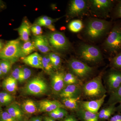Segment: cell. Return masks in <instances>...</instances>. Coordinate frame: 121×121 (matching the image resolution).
<instances>
[{"mask_svg": "<svg viewBox=\"0 0 121 121\" xmlns=\"http://www.w3.org/2000/svg\"><path fill=\"white\" fill-rule=\"evenodd\" d=\"M112 25L111 21L99 18H90L85 23L83 35L88 40L97 41L108 35Z\"/></svg>", "mask_w": 121, "mask_h": 121, "instance_id": "6da1fadb", "label": "cell"}, {"mask_svg": "<svg viewBox=\"0 0 121 121\" xmlns=\"http://www.w3.org/2000/svg\"><path fill=\"white\" fill-rule=\"evenodd\" d=\"M104 50L114 56L121 51V22H116L103 44Z\"/></svg>", "mask_w": 121, "mask_h": 121, "instance_id": "7a4b0ae2", "label": "cell"}, {"mask_svg": "<svg viewBox=\"0 0 121 121\" xmlns=\"http://www.w3.org/2000/svg\"><path fill=\"white\" fill-rule=\"evenodd\" d=\"M89 12L96 17L106 18L110 17V13L115 6V1L111 0H89Z\"/></svg>", "mask_w": 121, "mask_h": 121, "instance_id": "3957f363", "label": "cell"}, {"mask_svg": "<svg viewBox=\"0 0 121 121\" xmlns=\"http://www.w3.org/2000/svg\"><path fill=\"white\" fill-rule=\"evenodd\" d=\"M22 44L20 39H17L8 41L0 51V59L8 60L12 62L22 57Z\"/></svg>", "mask_w": 121, "mask_h": 121, "instance_id": "277c9868", "label": "cell"}, {"mask_svg": "<svg viewBox=\"0 0 121 121\" xmlns=\"http://www.w3.org/2000/svg\"><path fill=\"white\" fill-rule=\"evenodd\" d=\"M78 53L80 58L87 62L98 63L102 59L101 50L94 45L83 44L79 48Z\"/></svg>", "mask_w": 121, "mask_h": 121, "instance_id": "5b68a950", "label": "cell"}, {"mask_svg": "<svg viewBox=\"0 0 121 121\" xmlns=\"http://www.w3.org/2000/svg\"><path fill=\"white\" fill-rule=\"evenodd\" d=\"M102 74L85 83L83 88L85 95L90 97H101L105 94L106 91L102 81Z\"/></svg>", "mask_w": 121, "mask_h": 121, "instance_id": "8992f818", "label": "cell"}, {"mask_svg": "<svg viewBox=\"0 0 121 121\" xmlns=\"http://www.w3.org/2000/svg\"><path fill=\"white\" fill-rule=\"evenodd\" d=\"M48 38L51 47L56 51H66L71 48L70 43L62 33L53 32L49 34Z\"/></svg>", "mask_w": 121, "mask_h": 121, "instance_id": "52a82bcc", "label": "cell"}, {"mask_svg": "<svg viewBox=\"0 0 121 121\" xmlns=\"http://www.w3.org/2000/svg\"><path fill=\"white\" fill-rule=\"evenodd\" d=\"M89 1L72 0L69 4L68 15L70 18L82 17L89 12Z\"/></svg>", "mask_w": 121, "mask_h": 121, "instance_id": "ba28073f", "label": "cell"}, {"mask_svg": "<svg viewBox=\"0 0 121 121\" xmlns=\"http://www.w3.org/2000/svg\"><path fill=\"white\" fill-rule=\"evenodd\" d=\"M48 90L47 84L41 78H33L29 81L25 87L26 94L31 95H39L44 94Z\"/></svg>", "mask_w": 121, "mask_h": 121, "instance_id": "9c48e42d", "label": "cell"}, {"mask_svg": "<svg viewBox=\"0 0 121 121\" xmlns=\"http://www.w3.org/2000/svg\"><path fill=\"white\" fill-rule=\"evenodd\" d=\"M68 66L71 73L78 78L87 77L93 72V68L76 59L72 58L69 60Z\"/></svg>", "mask_w": 121, "mask_h": 121, "instance_id": "30bf717a", "label": "cell"}, {"mask_svg": "<svg viewBox=\"0 0 121 121\" xmlns=\"http://www.w3.org/2000/svg\"><path fill=\"white\" fill-rule=\"evenodd\" d=\"M108 92L111 94L121 86V71L112 68L106 78Z\"/></svg>", "mask_w": 121, "mask_h": 121, "instance_id": "8fae6325", "label": "cell"}, {"mask_svg": "<svg viewBox=\"0 0 121 121\" xmlns=\"http://www.w3.org/2000/svg\"><path fill=\"white\" fill-rule=\"evenodd\" d=\"M64 75V73L62 72L57 71L52 74L51 84L52 90L55 93H60L65 87Z\"/></svg>", "mask_w": 121, "mask_h": 121, "instance_id": "7c38bea8", "label": "cell"}, {"mask_svg": "<svg viewBox=\"0 0 121 121\" xmlns=\"http://www.w3.org/2000/svg\"><path fill=\"white\" fill-rule=\"evenodd\" d=\"M35 47L40 52L46 53L52 51L48 37L45 36H35L33 41Z\"/></svg>", "mask_w": 121, "mask_h": 121, "instance_id": "4fadbf2b", "label": "cell"}, {"mask_svg": "<svg viewBox=\"0 0 121 121\" xmlns=\"http://www.w3.org/2000/svg\"><path fill=\"white\" fill-rule=\"evenodd\" d=\"M64 107V105L58 101L44 100L39 103L38 108L39 112L49 113L58 108Z\"/></svg>", "mask_w": 121, "mask_h": 121, "instance_id": "5bb4252c", "label": "cell"}, {"mask_svg": "<svg viewBox=\"0 0 121 121\" xmlns=\"http://www.w3.org/2000/svg\"><path fill=\"white\" fill-rule=\"evenodd\" d=\"M106 97V95L105 94L99 99L82 102L81 104L82 108L91 112L98 113L100 107L104 103Z\"/></svg>", "mask_w": 121, "mask_h": 121, "instance_id": "9a60e30c", "label": "cell"}, {"mask_svg": "<svg viewBox=\"0 0 121 121\" xmlns=\"http://www.w3.org/2000/svg\"><path fill=\"white\" fill-rule=\"evenodd\" d=\"M81 89L78 84H70L65 87L60 93L63 98H78L80 97Z\"/></svg>", "mask_w": 121, "mask_h": 121, "instance_id": "2e32d148", "label": "cell"}, {"mask_svg": "<svg viewBox=\"0 0 121 121\" xmlns=\"http://www.w3.org/2000/svg\"><path fill=\"white\" fill-rule=\"evenodd\" d=\"M23 62L31 67L43 70L42 57L37 52H35L23 58Z\"/></svg>", "mask_w": 121, "mask_h": 121, "instance_id": "e0dca14e", "label": "cell"}, {"mask_svg": "<svg viewBox=\"0 0 121 121\" xmlns=\"http://www.w3.org/2000/svg\"><path fill=\"white\" fill-rule=\"evenodd\" d=\"M31 26L27 20H24L17 29L20 38L24 42L30 40Z\"/></svg>", "mask_w": 121, "mask_h": 121, "instance_id": "ac0fdd59", "label": "cell"}, {"mask_svg": "<svg viewBox=\"0 0 121 121\" xmlns=\"http://www.w3.org/2000/svg\"><path fill=\"white\" fill-rule=\"evenodd\" d=\"M78 114L84 121H98V113L91 112L82 108L78 109Z\"/></svg>", "mask_w": 121, "mask_h": 121, "instance_id": "d6986e66", "label": "cell"}, {"mask_svg": "<svg viewBox=\"0 0 121 121\" xmlns=\"http://www.w3.org/2000/svg\"><path fill=\"white\" fill-rule=\"evenodd\" d=\"M2 85L4 89L9 93H14L17 89V81L11 76L4 79Z\"/></svg>", "mask_w": 121, "mask_h": 121, "instance_id": "ffe728a7", "label": "cell"}, {"mask_svg": "<svg viewBox=\"0 0 121 121\" xmlns=\"http://www.w3.org/2000/svg\"><path fill=\"white\" fill-rule=\"evenodd\" d=\"M7 111L17 121H22L23 118V112L17 104H13L7 108Z\"/></svg>", "mask_w": 121, "mask_h": 121, "instance_id": "44dd1931", "label": "cell"}, {"mask_svg": "<svg viewBox=\"0 0 121 121\" xmlns=\"http://www.w3.org/2000/svg\"><path fill=\"white\" fill-rule=\"evenodd\" d=\"M116 104L109 105L108 106L103 108L99 113H98L99 118L103 120H107L116 111Z\"/></svg>", "mask_w": 121, "mask_h": 121, "instance_id": "7402d4cb", "label": "cell"}, {"mask_svg": "<svg viewBox=\"0 0 121 121\" xmlns=\"http://www.w3.org/2000/svg\"><path fill=\"white\" fill-rule=\"evenodd\" d=\"M23 110L26 113L32 114L37 112L38 107L35 102L31 99H27L22 104Z\"/></svg>", "mask_w": 121, "mask_h": 121, "instance_id": "603a6c76", "label": "cell"}, {"mask_svg": "<svg viewBox=\"0 0 121 121\" xmlns=\"http://www.w3.org/2000/svg\"><path fill=\"white\" fill-rule=\"evenodd\" d=\"M36 49L33 41L29 40L24 42L21 46L22 58H24L31 54L32 52L35 51Z\"/></svg>", "mask_w": 121, "mask_h": 121, "instance_id": "cb8c5ba5", "label": "cell"}, {"mask_svg": "<svg viewBox=\"0 0 121 121\" xmlns=\"http://www.w3.org/2000/svg\"><path fill=\"white\" fill-rule=\"evenodd\" d=\"M80 99V97L75 98H63L62 102L64 106L70 109H77L78 103Z\"/></svg>", "mask_w": 121, "mask_h": 121, "instance_id": "d4e9b609", "label": "cell"}, {"mask_svg": "<svg viewBox=\"0 0 121 121\" xmlns=\"http://www.w3.org/2000/svg\"><path fill=\"white\" fill-rule=\"evenodd\" d=\"M121 101V86L110 94V96L107 103V105L116 104Z\"/></svg>", "mask_w": 121, "mask_h": 121, "instance_id": "484cf974", "label": "cell"}, {"mask_svg": "<svg viewBox=\"0 0 121 121\" xmlns=\"http://www.w3.org/2000/svg\"><path fill=\"white\" fill-rule=\"evenodd\" d=\"M83 27L82 21L78 19L72 21L69 23L68 26L70 31L74 33L79 32L83 29Z\"/></svg>", "mask_w": 121, "mask_h": 121, "instance_id": "4316f807", "label": "cell"}, {"mask_svg": "<svg viewBox=\"0 0 121 121\" xmlns=\"http://www.w3.org/2000/svg\"><path fill=\"white\" fill-rule=\"evenodd\" d=\"M64 80L65 84H78L80 83V80L78 77L72 73H67L64 74Z\"/></svg>", "mask_w": 121, "mask_h": 121, "instance_id": "83f0119b", "label": "cell"}, {"mask_svg": "<svg viewBox=\"0 0 121 121\" xmlns=\"http://www.w3.org/2000/svg\"><path fill=\"white\" fill-rule=\"evenodd\" d=\"M110 61L113 68L121 71V51L111 58Z\"/></svg>", "mask_w": 121, "mask_h": 121, "instance_id": "f1b7e54d", "label": "cell"}, {"mask_svg": "<svg viewBox=\"0 0 121 121\" xmlns=\"http://www.w3.org/2000/svg\"><path fill=\"white\" fill-rule=\"evenodd\" d=\"M42 63L43 70L48 73H52L54 68L48 55L42 57Z\"/></svg>", "mask_w": 121, "mask_h": 121, "instance_id": "f546056e", "label": "cell"}, {"mask_svg": "<svg viewBox=\"0 0 121 121\" xmlns=\"http://www.w3.org/2000/svg\"><path fill=\"white\" fill-rule=\"evenodd\" d=\"M56 20L53 19L51 17H50L48 19L46 20L45 21L36 23V24L40 26H44L53 32L56 31L55 27L53 25V23Z\"/></svg>", "mask_w": 121, "mask_h": 121, "instance_id": "4dcf8cb0", "label": "cell"}, {"mask_svg": "<svg viewBox=\"0 0 121 121\" xmlns=\"http://www.w3.org/2000/svg\"><path fill=\"white\" fill-rule=\"evenodd\" d=\"M12 95L6 92L0 93V104L3 105H7L9 104L13 100Z\"/></svg>", "mask_w": 121, "mask_h": 121, "instance_id": "1f68e13d", "label": "cell"}, {"mask_svg": "<svg viewBox=\"0 0 121 121\" xmlns=\"http://www.w3.org/2000/svg\"><path fill=\"white\" fill-rule=\"evenodd\" d=\"M0 66L2 69L3 75L8 73L12 67V62L8 60H2L0 62Z\"/></svg>", "mask_w": 121, "mask_h": 121, "instance_id": "d6a6232c", "label": "cell"}, {"mask_svg": "<svg viewBox=\"0 0 121 121\" xmlns=\"http://www.w3.org/2000/svg\"><path fill=\"white\" fill-rule=\"evenodd\" d=\"M113 16L115 19L121 18V0L118 1L113 9Z\"/></svg>", "mask_w": 121, "mask_h": 121, "instance_id": "836d02e7", "label": "cell"}, {"mask_svg": "<svg viewBox=\"0 0 121 121\" xmlns=\"http://www.w3.org/2000/svg\"><path fill=\"white\" fill-rule=\"evenodd\" d=\"M22 68L19 67L16 68L12 71L11 76L17 81L19 82L22 78Z\"/></svg>", "mask_w": 121, "mask_h": 121, "instance_id": "e575fe53", "label": "cell"}, {"mask_svg": "<svg viewBox=\"0 0 121 121\" xmlns=\"http://www.w3.org/2000/svg\"><path fill=\"white\" fill-rule=\"evenodd\" d=\"M0 121H17L7 111L0 113Z\"/></svg>", "mask_w": 121, "mask_h": 121, "instance_id": "d590c367", "label": "cell"}, {"mask_svg": "<svg viewBox=\"0 0 121 121\" xmlns=\"http://www.w3.org/2000/svg\"><path fill=\"white\" fill-rule=\"evenodd\" d=\"M31 30L35 36L41 35L43 33V30L41 28V26L36 24L31 26Z\"/></svg>", "mask_w": 121, "mask_h": 121, "instance_id": "8d00e7d4", "label": "cell"}, {"mask_svg": "<svg viewBox=\"0 0 121 121\" xmlns=\"http://www.w3.org/2000/svg\"><path fill=\"white\" fill-rule=\"evenodd\" d=\"M22 69L23 76L20 82H22L28 79L31 75V71L28 68H23Z\"/></svg>", "mask_w": 121, "mask_h": 121, "instance_id": "74e56055", "label": "cell"}, {"mask_svg": "<svg viewBox=\"0 0 121 121\" xmlns=\"http://www.w3.org/2000/svg\"><path fill=\"white\" fill-rule=\"evenodd\" d=\"M51 62L54 69H58L60 66V63H61V59L60 56L58 55H57L55 59Z\"/></svg>", "mask_w": 121, "mask_h": 121, "instance_id": "f35d334b", "label": "cell"}, {"mask_svg": "<svg viewBox=\"0 0 121 121\" xmlns=\"http://www.w3.org/2000/svg\"><path fill=\"white\" fill-rule=\"evenodd\" d=\"M67 111L64 108H58V119H62L64 117L67 115Z\"/></svg>", "mask_w": 121, "mask_h": 121, "instance_id": "ab89813d", "label": "cell"}, {"mask_svg": "<svg viewBox=\"0 0 121 121\" xmlns=\"http://www.w3.org/2000/svg\"><path fill=\"white\" fill-rule=\"evenodd\" d=\"M109 121H121V112H118L111 117Z\"/></svg>", "mask_w": 121, "mask_h": 121, "instance_id": "60d3db41", "label": "cell"}, {"mask_svg": "<svg viewBox=\"0 0 121 121\" xmlns=\"http://www.w3.org/2000/svg\"><path fill=\"white\" fill-rule=\"evenodd\" d=\"M58 109V108L49 112V115L50 117L54 119H58V117H57Z\"/></svg>", "mask_w": 121, "mask_h": 121, "instance_id": "b9f144b4", "label": "cell"}, {"mask_svg": "<svg viewBox=\"0 0 121 121\" xmlns=\"http://www.w3.org/2000/svg\"><path fill=\"white\" fill-rule=\"evenodd\" d=\"M63 121H78L76 119L72 116H69L66 118Z\"/></svg>", "mask_w": 121, "mask_h": 121, "instance_id": "7bdbcfd3", "label": "cell"}, {"mask_svg": "<svg viewBox=\"0 0 121 121\" xmlns=\"http://www.w3.org/2000/svg\"><path fill=\"white\" fill-rule=\"evenodd\" d=\"M30 121H42V119L40 117H35L32 118Z\"/></svg>", "mask_w": 121, "mask_h": 121, "instance_id": "ee69618b", "label": "cell"}, {"mask_svg": "<svg viewBox=\"0 0 121 121\" xmlns=\"http://www.w3.org/2000/svg\"><path fill=\"white\" fill-rule=\"evenodd\" d=\"M120 104L117 107H116V111L118 112H121V101L119 102Z\"/></svg>", "mask_w": 121, "mask_h": 121, "instance_id": "f6af8a7d", "label": "cell"}, {"mask_svg": "<svg viewBox=\"0 0 121 121\" xmlns=\"http://www.w3.org/2000/svg\"><path fill=\"white\" fill-rule=\"evenodd\" d=\"M3 48V43L0 40V51L2 50V48Z\"/></svg>", "mask_w": 121, "mask_h": 121, "instance_id": "bcb514c9", "label": "cell"}, {"mask_svg": "<svg viewBox=\"0 0 121 121\" xmlns=\"http://www.w3.org/2000/svg\"><path fill=\"white\" fill-rule=\"evenodd\" d=\"M3 75V73H2V69H1V67L0 66V76Z\"/></svg>", "mask_w": 121, "mask_h": 121, "instance_id": "7dc6e473", "label": "cell"}, {"mask_svg": "<svg viewBox=\"0 0 121 121\" xmlns=\"http://www.w3.org/2000/svg\"><path fill=\"white\" fill-rule=\"evenodd\" d=\"M44 121H48L47 119H46V118H45V117H44Z\"/></svg>", "mask_w": 121, "mask_h": 121, "instance_id": "c3c4849f", "label": "cell"}, {"mask_svg": "<svg viewBox=\"0 0 121 121\" xmlns=\"http://www.w3.org/2000/svg\"><path fill=\"white\" fill-rule=\"evenodd\" d=\"M1 5H2V2L0 0V7L1 6Z\"/></svg>", "mask_w": 121, "mask_h": 121, "instance_id": "681fc988", "label": "cell"}, {"mask_svg": "<svg viewBox=\"0 0 121 121\" xmlns=\"http://www.w3.org/2000/svg\"><path fill=\"white\" fill-rule=\"evenodd\" d=\"M0 108H1L0 106Z\"/></svg>", "mask_w": 121, "mask_h": 121, "instance_id": "f907efd6", "label": "cell"}]
</instances>
